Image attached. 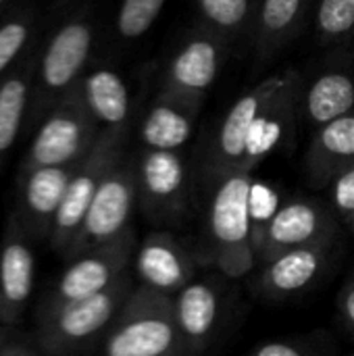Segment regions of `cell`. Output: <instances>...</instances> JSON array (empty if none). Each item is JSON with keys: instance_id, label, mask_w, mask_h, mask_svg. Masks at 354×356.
<instances>
[{"instance_id": "28", "label": "cell", "mask_w": 354, "mask_h": 356, "mask_svg": "<svg viewBox=\"0 0 354 356\" xmlns=\"http://www.w3.org/2000/svg\"><path fill=\"white\" fill-rule=\"evenodd\" d=\"M328 188L336 215L351 225L354 221V165L338 173Z\"/></svg>"}, {"instance_id": "12", "label": "cell", "mask_w": 354, "mask_h": 356, "mask_svg": "<svg viewBox=\"0 0 354 356\" xmlns=\"http://www.w3.org/2000/svg\"><path fill=\"white\" fill-rule=\"evenodd\" d=\"M230 42L200 25L175 50L163 73V90L204 100L221 73Z\"/></svg>"}, {"instance_id": "27", "label": "cell", "mask_w": 354, "mask_h": 356, "mask_svg": "<svg viewBox=\"0 0 354 356\" xmlns=\"http://www.w3.org/2000/svg\"><path fill=\"white\" fill-rule=\"evenodd\" d=\"M167 0H121L115 17V33L121 42L140 40L159 19Z\"/></svg>"}, {"instance_id": "16", "label": "cell", "mask_w": 354, "mask_h": 356, "mask_svg": "<svg viewBox=\"0 0 354 356\" xmlns=\"http://www.w3.org/2000/svg\"><path fill=\"white\" fill-rule=\"evenodd\" d=\"M134 271L142 286L175 296L196 277L190 250L169 232H150L136 248Z\"/></svg>"}, {"instance_id": "1", "label": "cell", "mask_w": 354, "mask_h": 356, "mask_svg": "<svg viewBox=\"0 0 354 356\" xmlns=\"http://www.w3.org/2000/svg\"><path fill=\"white\" fill-rule=\"evenodd\" d=\"M207 240L209 261L225 277L240 280L259 263L252 223V173L238 171L213 184Z\"/></svg>"}, {"instance_id": "26", "label": "cell", "mask_w": 354, "mask_h": 356, "mask_svg": "<svg viewBox=\"0 0 354 356\" xmlns=\"http://www.w3.org/2000/svg\"><path fill=\"white\" fill-rule=\"evenodd\" d=\"M354 35V0H319L315 38L319 44H340Z\"/></svg>"}, {"instance_id": "24", "label": "cell", "mask_w": 354, "mask_h": 356, "mask_svg": "<svg viewBox=\"0 0 354 356\" xmlns=\"http://www.w3.org/2000/svg\"><path fill=\"white\" fill-rule=\"evenodd\" d=\"M261 0H196L200 25L213 29L230 44L255 31Z\"/></svg>"}, {"instance_id": "18", "label": "cell", "mask_w": 354, "mask_h": 356, "mask_svg": "<svg viewBox=\"0 0 354 356\" xmlns=\"http://www.w3.org/2000/svg\"><path fill=\"white\" fill-rule=\"evenodd\" d=\"M202 102L161 88L142 119L140 138L144 146L152 150H182L194 134Z\"/></svg>"}, {"instance_id": "29", "label": "cell", "mask_w": 354, "mask_h": 356, "mask_svg": "<svg viewBox=\"0 0 354 356\" xmlns=\"http://www.w3.org/2000/svg\"><path fill=\"white\" fill-rule=\"evenodd\" d=\"M0 356H46L33 336L21 332L19 325L0 323Z\"/></svg>"}, {"instance_id": "3", "label": "cell", "mask_w": 354, "mask_h": 356, "mask_svg": "<svg viewBox=\"0 0 354 356\" xmlns=\"http://www.w3.org/2000/svg\"><path fill=\"white\" fill-rule=\"evenodd\" d=\"M98 356H184L173 296L136 286L104 334Z\"/></svg>"}, {"instance_id": "11", "label": "cell", "mask_w": 354, "mask_h": 356, "mask_svg": "<svg viewBox=\"0 0 354 356\" xmlns=\"http://www.w3.org/2000/svg\"><path fill=\"white\" fill-rule=\"evenodd\" d=\"M136 171L144 217L156 225L177 223L188 209V165L182 150L146 148Z\"/></svg>"}, {"instance_id": "21", "label": "cell", "mask_w": 354, "mask_h": 356, "mask_svg": "<svg viewBox=\"0 0 354 356\" xmlns=\"http://www.w3.org/2000/svg\"><path fill=\"white\" fill-rule=\"evenodd\" d=\"M311 2L313 0H261L252 31V48L259 63L271 60L298 38Z\"/></svg>"}, {"instance_id": "10", "label": "cell", "mask_w": 354, "mask_h": 356, "mask_svg": "<svg viewBox=\"0 0 354 356\" xmlns=\"http://www.w3.org/2000/svg\"><path fill=\"white\" fill-rule=\"evenodd\" d=\"M336 232L334 213L323 202L294 198L284 202L263 225L255 227L257 261L265 263L292 248L334 244Z\"/></svg>"}, {"instance_id": "22", "label": "cell", "mask_w": 354, "mask_h": 356, "mask_svg": "<svg viewBox=\"0 0 354 356\" xmlns=\"http://www.w3.org/2000/svg\"><path fill=\"white\" fill-rule=\"evenodd\" d=\"M77 88L100 129H129L131 96L125 79L115 69L86 71Z\"/></svg>"}, {"instance_id": "31", "label": "cell", "mask_w": 354, "mask_h": 356, "mask_svg": "<svg viewBox=\"0 0 354 356\" xmlns=\"http://www.w3.org/2000/svg\"><path fill=\"white\" fill-rule=\"evenodd\" d=\"M248 356H311L303 346L292 344V342H265L257 346Z\"/></svg>"}, {"instance_id": "15", "label": "cell", "mask_w": 354, "mask_h": 356, "mask_svg": "<svg viewBox=\"0 0 354 356\" xmlns=\"http://www.w3.org/2000/svg\"><path fill=\"white\" fill-rule=\"evenodd\" d=\"M175 323L184 356H200L213 344L219 327L223 294L215 277H194L175 296Z\"/></svg>"}, {"instance_id": "17", "label": "cell", "mask_w": 354, "mask_h": 356, "mask_svg": "<svg viewBox=\"0 0 354 356\" xmlns=\"http://www.w3.org/2000/svg\"><path fill=\"white\" fill-rule=\"evenodd\" d=\"M334 244L292 248L263 263L259 273V294L265 300H284L311 288L330 263Z\"/></svg>"}, {"instance_id": "5", "label": "cell", "mask_w": 354, "mask_h": 356, "mask_svg": "<svg viewBox=\"0 0 354 356\" xmlns=\"http://www.w3.org/2000/svg\"><path fill=\"white\" fill-rule=\"evenodd\" d=\"M100 125L86 106L79 88L61 98L38 123L19 171L79 163L100 136Z\"/></svg>"}, {"instance_id": "8", "label": "cell", "mask_w": 354, "mask_h": 356, "mask_svg": "<svg viewBox=\"0 0 354 356\" xmlns=\"http://www.w3.org/2000/svg\"><path fill=\"white\" fill-rule=\"evenodd\" d=\"M136 248H138L136 232L127 229L121 238L67 261L65 271L42 296L35 313L50 311L58 305L79 300L108 288L123 273L129 271Z\"/></svg>"}, {"instance_id": "9", "label": "cell", "mask_w": 354, "mask_h": 356, "mask_svg": "<svg viewBox=\"0 0 354 356\" xmlns=\"http://www.w3.org/2000/svg\"><path fill=\"white\" fill-rule=\"evenodd\" d=\"M138 204V171L125 159L100 184L86 219L71 242L63 261L121 238L129 227L131 213Z\"/></svg>"}, {"instance_id": "4", "label": "cell", "mask_w": 354, "mask_h": 356, "mask_svg": "<svg viewBox=\"0 0 354 356\" xmlns=\"http://www.w3.org/2000/svg\"><path fill=\"white\" fill-rule=\"evenodd\" d=\"M94 21L81 10L65 19L38 48L29 123H40L61 98L79 86L94 48Z\"/></svg>"}, {"instance_id": "34", "label": "cell", "mask_w": 354, "mask_h": 356, "mask_svg": "<svg viewBox=\"0 0 354 356\" xmlns=\"http://www.w3.org/2000/svg\"><path fill=\"white\" fill-rule=\"evenodd\" d=\"M58 2H69V0H58Z\"/></svg>"}, {"instance_id": "23", "label": "cell", "mask_w": 354, "mask_h": 356, "mask_svg": "<svg viewBox=\"0 0 354 356\" xmlns=\"http://www.w3.org/2000/svg\"><path fill=\"white\" fill-rule=\"evenodd\" d=\"M300 117L315 129L354 111V75L334 67L319 73L300 94Z\"/></svg>"}, {"instance_id": "7", "label": "cell", "mask_w": 354, "mask_h": 356, "mask_svg": "<svg viewBox=\"0 0 354 356\" xmlns=\"http://www.w3.org/2000/svg\"><path fill=\"white\" fill-rule=\"evenodd\" d=\"M296 75L298 73L294 69L277 71L261 79L230 106L207 150L204 167L211 184H217L219 179L242 171L246 146L259 117Z\"/></svg>"}, {"instance_id": "32", "label": "cell", "mask_w": 354, "mask_h": 356, "mask_svg": "<svg viewBox=\"0 0 354 356\" xmlns=\"http://www.w3.org/2000/svg\"><path fill=\"white\" fill-rule=\"evenodd\" d=\"M6 2H8V0H0V10H2V6H4Z\"/></svg>"}, {"instance_id": "30", "label": "cell", "mask_w": 354, "mask_h": 356, "mask_svg": "<svg viewBox=\"0 0 354 356\" xmlns=\"http://www.w3.org/2000/svg\"><path fill=\"white\" fill-rule=\"evenodd\" d=\"M338 309H340V317H342L346 330L354 334V273H351V277L344 282V286L340 290Z\"/></svg>"}, {"instance_id": "25", "label": "cell", "mask_w": 354, "mask_h": 356, "mask_svg": "<svg viewBox=\"0 0 354 356\" xmlns=\"http://www.w3.org/2000/svg\"><path fill=\"white\" fill-rule=\"evenodd\" d=\"M38 17L33 8L21 6L0 19V79L33 48Z\"/></svg>"}, {"instance_id": "6", "label": "cell", "mask_w": 354, "mask_h": 356, "mask_svg": "<svg viewBox=\"0 0 354 356\" xmlns=\"http://www.w3.org/2000/svg\"><path fill=\"white\" fill-rule=\"evenodd\" d=\"M127 131L129 129H102L90 152L79 161L67 186L48 240L50 250L61 259L67 254L71 242L75 240L100 184L123 161Z\"/></svg>"}, {"instance_id": "33", "label": "cell", "mask_w": 354, "mask_h": 356, "mask_svg": "<svg viewBox=\"0 0 354 356\" xmlns=\"http://www.w3.org/2000/svg\"><path fill=\"white\" fill-rule=\"evenodd\" d=\"M351 227H353V234H354V221H353V223H351Z\"/></svg>"}, {"instance_id": "20", "label": "cell", "mask_w": 354, "mask_h": 356, "mask_svg": "<svg viewBox=\"0 0 354 356\" xmlns=\"http://www.w3.org/2000/svg\"><path fill=\"white\" fill-rule=\"evenodd\" d=\"M38 48L33 46L2 79H0V169L15 148L23 127L29 123L33 73Z\"/></svg>"}, {"instance_id": "2", "label": "cell", "mask_w": 354, "mask_h": 356, "mask_svg": "<svg viewBox=\"0 0 354 356\" xmlns=\"http://www.w3.org/2000/svg\"><path fill=\"white\" fill-rule=\"evenodd\" d=\"M134 277L123 273L108 288L50 311L35 313L33 340L46 356H77L104 338L125 298L134 290Z\"/></svg>"}, {"instance_id": "35", "label": "cell", "mask_w": 354, "mask_h": 356, "mask_svg": "<svg viewBox=\"0 0 354 356\" xmlns=\"http://www.w3.org/2000/svg\"><path fill=\"white\" fill-rule=\"evenodd\" d=\"M348 356H354V355H348Z\"/></svg>"}, {"instance_id": "19", "label": "cell", "mask_w": 354, "mask_h": 356, "mask_svg": "<svg viewBox=\"0 0 354 356\" xmlns=\"http://www.w3.org/2000/svg\"><path fill=\"white\" fill-rule=\"evenodd\" d=\"M354 165V111L315 129L307 152L305 171L315 188H328L332 179Z\"/></svg>"}, {"instance_id": "14", "label": "cell", "mask_w": 354, "mask_h": 356, "mask_svg": "<svg viewBox=\"0 0 354 356\" xmlns=\"http://www.w3.org/2000/svg\"><path fill=\"white\" fill-rule=\"evenodd\" d=\"M33 240L8 215L0 236V323L21 325L35 282Z\"/></svg>"}, {"instance_id": "13", "label": "cell", "mask_w": 354, "mask_h": 356, "mask_svg": "<svg viewBox=\"0 0 354 356\" xmlns=\"http://www.w3.org/2000/svg\"><path fill=\"white\" fill-rule=\"evenodd\" d=\"M79 163L17 173V198L10 215L33 242H48L67 186Z\"/></svg>"}]
</instances>
